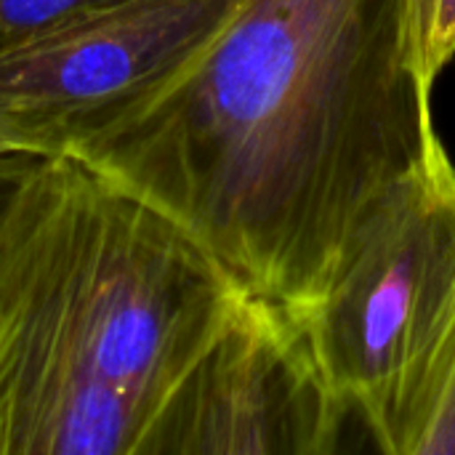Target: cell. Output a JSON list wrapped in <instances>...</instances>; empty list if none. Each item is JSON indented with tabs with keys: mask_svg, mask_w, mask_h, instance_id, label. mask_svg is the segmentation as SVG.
Segmentation results:
<instances>
[{
	"mask_svg": "<svg viewBox=\"0 0 455 455\" xmlns=\"http://www.w3.org/2000/svg\"><path fill=\"white\" fill-rule=\"evenodd\" d=\"M435 131L403 0H235L56 149L168 213L243 291L304 315Z\"/></svg>",
	"mask_w": 455,
	"mask_h": 455,
	"instance_id": "cell-1",
	"label": "cell"
},
{
	"mask_svg": "<svg viewBox=\"0 0 455 455\" xmlns=\"http://www.w3.org/2000/svg\"><path fill=\"white\" fill-rule=\"evenodd\" d=\"M245 296L168 213L37 155L0 205V455H168Z\"/></svg>",
	"mask_w": 455,
	"mask_h": 455,
	"instance_id": "cell-2",
	"label": "cell"
},
{
	"mask_svg": "<svg viewBox=\"0 0 455 455\" xmlns=\"http://www.w3.org/2000/svg\"><path fill=\"white\" fill-rule=\"evenodd\" d=\"M455 301V163L440 131L355 229L304 312L317 360L368 443Z\"/></svg>",
	"mask_w": 455,
	"mask_h": 455,
	"instance_id": "cell-3",
	"label": "cell"
},
{
	"mask_svg": "<svg viewBox=\"0 0 455 455\" xmlns=\"http://www.w3.org/2000/svg\"><path fill=\"white\" fill-rule=\"evenodd\" d=\"M352 429L365 435L304 315L248 293L179 403L168 455H333Z\"/></svg>",
	"mask_w": 455,
	"mask_h": 455,
	"instance_id": "cell-4",
	"label": "cell"
},
{
	"mask_svg": "<svg viewBox=\"0 0 455 455\" xmlns=\"http://www.w3.org/2000/svg\"><path fill=\"white\" fill-rule=\"evenodd\" d=\"M235 0H117L0 51V128L40 155L157 80Z\"/></svg>",
	"mask_w": 455,
	"mask_h": 455,
	"instance_id": "cell-5",
	"label": "cell"
},
{
	"mask_svg": "<svg viewBox=\"0 0 455 455\" xmlns=\"http://www.w3.org/2000/svg\"><path fill=\"white\" fill-rule=\"evenodd\" d=\"M373 448L387 455H455V301L395 395Z\"/></svg>",
	"mask_w": 455,
	"mask_h": 455,
	"instance_id": "cell-6",
	"label": "cell"
},
{
	"mask_svg": "<svg viewBox=\"0 0 455 455\" xmlns=\"http://www.w3.org/2000/svg\"><path fill=\"white\" fill-rule=\"evenodd\" d=\"M403 16L413 69L435 91L455 59V0H403Z\"/></svg>",
	"mask_w": 455,
	"mask_h": 455,
	"instance_id": "cell-7",
	"label": "cell"
},
{
	"mask_svg": "<svg viewBox=\"0 0 455 455\" xmlns=\"http://www.w3.org/2000/svg\"><path fill=\"white\" fill-rule=\"evenodd\" d=\"M117 0H0V51Z\"/></svg>",
	"mask_w": 455,
	"mask_h": 455,
	"instance_id": "cell-8",
	"label": "cell"
},
{
	"mask_svg": "<svg viewBox=\"0 0 455 455\" xmlns=\"http://www.w3.org/2000/svg\"><path fill=\"white\" fill-rule=\"evenodd\" d=\"M37 155H27V152H11V155H0V205L8 197V192L13 189V184L19 181V176L27 171V165L35 160Z\"/></svg>",
	"mask_w": 455,
	"mask_h": 455,
	"instance_id": "cell-9",
	"label": "cell"
},
{
	"mask_svg": "<svg viewBox=\"0 0 455 455\" xmlns=\"http://www.w3.org/2000/svg\"><path fill=\"white\" fill-rule=\"evenodd\" d=\"M11 152H27V155H40L37 149H32L27 141H21L19 136H13L11 131L0 128V155H11Z\"/></svg>",
	"mask_w": 455,
	"mask_h": 455,
	"instance_id": "cell-10",
	"label": "cell"
}]
</instances>
